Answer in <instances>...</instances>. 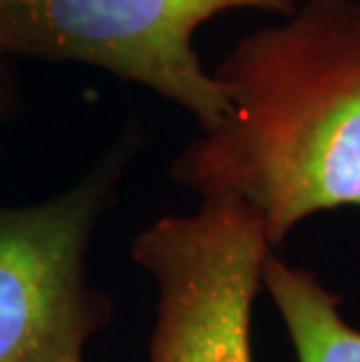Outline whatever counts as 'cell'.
I'll return each instance as SVG.
<instances>
[{"label":"cell","mask_w":360,"mask_h":362,"mask_svg":"<svg viewBox=\"0 0 360 362\" xmlns=\"http://www.w3.org/2000/svg\"><path fill=\"white\" fill-rule=\"evenodd\" d=\"M262 290L277 306L297 362H360V329L344 315L342 297L311 269L290 264L269 250Z\"/></svg>","instance_id":"obj_5"},{"label":"cell","mask_w":360,"mask_h":362,"mask_svg":"<svg viewBox=\"0 0 360 362\" xmlns=\"http://www.w3.org/2000/svg\"><path fill=\"white\" fill-rule=\"evenodd\" d=\"M297 0H0V54L94 66L155 91L216 129L232 105L194 49L229 10L290 14Z\"/></svg>","instance_id":"obj_3"},{"label":"cell","mask_w":360,"mask_h":362,"mask_svg":"<svg viewBox=\"0 0 360 362\" xmlns=\"http://www.w3.org/2000/svg\"><path fill=\"white\" fill-rule=\"evenodd\" d=\"M272 248L262 222L234 197H204L132 241L157 285L150 362H252V304Z\"/></svg>","instance_id":"obj_4"},{"label":"cell","mask_w":360,"mask_h":362,"mask_svg":"<svg viewBox=\"0 0 360 362\" xmlns=\"http://www.w3.org/2000/svg\"><path fill=\"white\" fill-rule=\"evenodd\" d=\"M213 75L232 110L173 159L178 187L239 199L272 248L313 215L360 208V0H304Z\"/></svg>","instance_id":"obj_1"},{"label":"cell","mask_w":360,"mask_h":362,"mask_svg":"<svg viewBox=\"0 0 360 362\" xmlns=\"http://www.w3.org/2000/svg\"><path fill=\"white\" fill-rule=\"evenodd\" d=\"M139 148L127 131L71 187L0 204V362H82L108 327L112 299L89 283L87 252Z\"/></svg>","instance_id":"obj_2"},{"label":"cell","mask_w":360,"mask_h":362,"mask_svg":"<svg viewBox=\"0 0 360 362\" xmlns=\"http://www.w3.org/2000/svg\"><path fill=\"white\" fill-rule=\"evenodd\" d=\"M10 61V57L0 54V122L14 110V103H17V82L12 78Z\"/></svg>","instance_id":"obj_6"}]
</instances>
